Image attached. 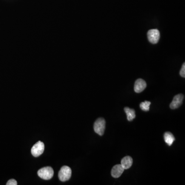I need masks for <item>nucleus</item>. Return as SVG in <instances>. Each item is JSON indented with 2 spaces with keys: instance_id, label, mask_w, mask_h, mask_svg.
I'll list each match as a JSON object with an SVG mask.
<instances>
[{
  "instance_id": "nucleus-2",
  "label": "nucleus",
  "mask_w": 185,
  "mask_h": 185,
  "mask_svg": "<svg viewBox=\"0 0 185 185\" xmlns=\"http://www.w3.org/2000/svg\"><path fill=\"white\" fill-rule=\"evenodd\" d=\"M72 176V170L69 166H62L59 172V179L62 182H65L69 180Z\"/></svg>"
},
{
  "instance_id": "nucleus-12",
  "label": "nucleus",
  "mask_w": 185,
  "mask_h": 185,
  "mask_svg": "<svg viewBox=\"0 0 185 185\" xmlns=\"http://www.w3.org/2000/svg\"><path fill=\"white\" fill-rule=\"evenodd\" d=\"M151 105V102L145 101L140 104V108L142 111H149L150 105Z\"/></svg>"
},
{
  "instance_id": "nucleus-7",
  "label": "nucleus",
  "mask_w": 185,
  "mask_h": 185,
  "mask_svg": "<svg viewBox=\"0 0 185 185\" xmlns=\"http://www.w3.org/2000/svg\"><path fill=\"white\" fill-rule=\"evenodd\" d=\"M146 83L145 80L138 79L136 81L134 85V91L137 93L142 92L146 88Z\"/></svg>"
},
{
  "instance_id": "nucleus-14",
  "label": "nucleus",
  "mask_w": 185,
  "mask_h": 185,
  "mask_svg": "<svg viewBox=\"0 0 185 185\" xmlns=\"http://www.w3.org/2000/svg\"><path fill=\"white\" fill-rule=\"evenodd\" d=\"M18 184L17 182L14 179H11L10 180L8 181L7 183H6L7 185H17Z\"/></svg>"
},
{
  "instance_id": "nucleus-4",
  "label": "nucleus",
  "mask_w": 185,
  "mask_h": 185,
  "mask_svg": "<svg viewBox=\"0 0 185 185\" xmlns=\"http://www.w3.org/2000/svg\"><path fill=\"white\" fill-rule=\"evenodd\" d=\"M44 150V144L41 141H39L33 146L31 153L34 157H37L42 154Z\"/></svg>"
},
{
  "instance_id": "nucleus-10",
  "label": "nucleus",
  "mask_w": 185,
  "mask_h": 185,
  "mask_svg": "<svg viewBox=\"0 0 185 185\" xmlns=\"http://www.w3.org/2000/svg\"><path fill=\"white\" fill-rule=\"evenodd\" d=\"M164 139L168 146H171L172 144L173 143V142L175 140V138L171 133L166 132L164 134Z\"/></svg>"
},
{
  "instance_id": "nucleus-5",
  "label": "nucleus",
  "mask_w": 185,
  "mask_h": 185,
  "mask_svg": "<svg viewBox=\"0 0 185 185\" xmlns=\"http://www.w3.org/2000/svg\"><path fill=\"white\" fill-rule=\"evenodd\" d=\"M148 40L152 44H156L160 38V32L157 29H150L147 33Z\"/></svg>"
},
{
  "instance_id": "nucleus-8",
  "label": "nucleus",
  "mask_w": 185,
  "mask_h": 185,
  "mask_svg": "<svg viewBox=\"0 0 185 185\" xmlns=\"http://www.w3.org/2000/svg\"><path fill=\"white\" fill-rule=\"evenodd\" d=\"M125 169L120 165H116L113 167L111 171V175L114 178H118L121 175Z\"/></svg>"
},
{
  "instance_id": "nucleus-1",
  "label": "nucleus",
  "mask_w": 185,
  "mask_h": 185,
  "mask_svg": "<svg viewBox=\"0 0 185 185\" xmlns=\"http://www.w3.org/2000/svg\"><path fill=\"white\" fill-rule=\"evenodd\" d=\"M54 170L51 166H45L39 170L38 175L42 179L45 180L51 179L54 176Z\"/></svg>"
},
{
  "instance_id": "nucleus-11",
  "label": "nucleus",
  "mask_w": 185,
  "mask_h": 185,
  "mask_svg": "<svg viewBox=\"0 0 185 185\" xmlns=\"http://www.w3.org/2000/svg\"><path fill=\"white\" fill-rule=\"evenodd\" d=\"M124 109L127 116V119L129 121H131L135 118V112L134 111V109H132L128 107H125Z\"/></svg>"
},
{
  "instance_id": "nucleus-9",
  "label": "nucleus",
  "mask_w": 185,
  "mask_h": 185,
  "mask_svg": "<svg viewBox=\"0 0 185 185\" xmlns=\"http://www.w3.org/2000/svg\"><path fill=\"white\" fill-rule=\"evenodd\" d=\"M133 164V159L131 156H126L123 157L121 160V165L124 168V169H129Z\"/></svg>"
},
{
  "instance_id": "nucleus-3",
  "label": "nucleus",
  "mask_w": 185,
  "mask_h": 185,
  "mask_svg": "<svg viewBox=\"0 0 185 185\" xmlns=\"http://www.w3.org/2000/svg\"><path fill=\"white\" fill-rule=\"evenodd\" d=\"M105 128V121L103 118H99L96 120L94 125V131L99 135H103Z\"/></svg>"
},
{
  "instance_id": "nucleus-13",
  "label": "nucleus",
  "mask_w": 185,
  "mask_h": 185,
  "mask_svg": "<svg viewBox=\"0 0 185 185\" xmlns=\"http://www.w3.org/2000/svg\"><path fill=\"white\" fill-rule=\"evenodd\" d=\"M179 74H180V75L182 76V77H183V78H185V63H183V66H182V68L180 69V72H179Z\"/></svg>"
},
{
  "instance_id": "nucleus-6",
  "label": "nucleus",
  "mask_w": 185,
  "mask_h": 185,
  "mask_svg": "<svg viewBox=\"0 0 185 185\" xmlns=\"http://www.w3.org/2000/svg\"><path fill=\"white\" fill-rule=\"evenodd\" d=\"M184 99V96L183 94H178L177 95L175 96L172 101L170 105V107L171 109H176L181 105Z\"/></svg>"
}]
</instances>
